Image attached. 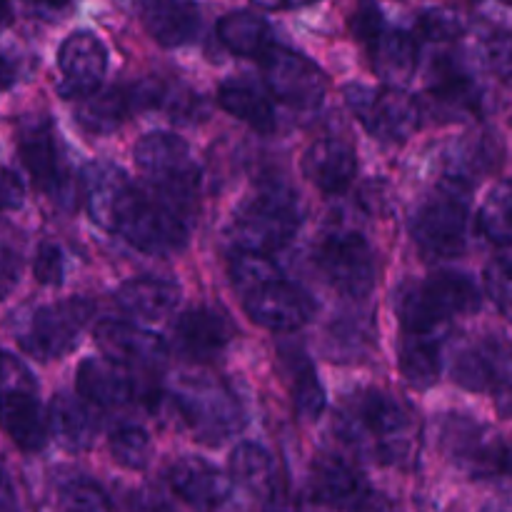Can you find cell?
Here are the masks:
<instances>
[{
	"label": "cell",
	"instance_id": "6da1fadb",
	"mask_svg": "<svg viewBox=\"0 0 512 512\" xmlns=\"http://www.w3.org/2000/svg\"><path fill=\"white\" fill-rule=\"evenodd\" d=\"M335 430L355 453L383 465H398L408 458L415 438L413 415L383 390H360L345 398Z\"/></svg>",
	"mask_w": 512,
	"mask_h": 512
},
{
	"label": "cell",
	"instance_id": "7a4b0ae2",
	"mask_svg": "<svg viewBox=\"0 0 512 512\" xmlns=\"http://www.w3.org/2000/svg\"><path fill=\"white\" fill-rule=\"evenodd\" d=\"M110 233H118L125 243L148 255L178 253L188 243L183 205L160 190H140L133 183L115 205Z\"/></svg>",
	"mask_w": 512,
	"mask_h": 512
},
{
	"label": "cell",
	"instance_id": "3957f363",
	"mask_svg": "<svg viewBox=\"0 0 512 512\" xmlns=\"http://www.w3.org/2000/svg\"><path fill=\"white\" fill-rule=\"evenodd\" d=\"M483 303L480 288L465 273H435L405 283L395 293V313L405 333H440L448 320L475 313Z\"/></svg>",
	"mask_w": 512,
	"mask_h": 512
},
{
	"label": "cell",
	"instance_id": "277c9868",
	"mask_svg": "<svg viewBox=\"0 0 512 512\" xmlns=\"http://www.w3.org/2000/svg\"><path fill=\"white\" fill-rule=\"evenodd\" d=\"M303 223L298 195L280 183L260 185L243 200L233 218V240L238 250L270 255L285 248Z\"/></svg>",
	"mask_w": 512,
	"mask_h": 512
},
{
	"label": "cell",
	"instance_id": "5b68a950",
	"mask_svg": "<svg viewBox=\"0 0 512 512\" xmlns=\"http://www.w3.org/2000/svg\"><path fill=\"white\" fill-rule=\"evenodd\" d=\"M173 403L185 428L205 445L225 443L248 423L238 393L210 375H188L173 390Z\"/></svg>",
	"mask_w": 512,
	"mask_h": 512
},
{
	"label": "cell",
	"instance_id": "8992f818",
	"mask_svg": "<svg viewBox=\"0 0 512 512\" xmlns=\"http://www.w3.org/2000/svg\"><path fill=\"white\" fill-rule=\"evenodd\" d=\"M468 190L445 180L410 218V235L428 260L458 258L468 245Z\"/></svg>",
	"mask_w": 512,
	"mask_h": 512
},
{
	"label": "cell",
	"instance_id": "52a82bcc",
	"mask_svg": "<svg viewBox=\"0 0 512 512\" xmlns=\"http://www.w3.org/2000/svg\"><path fill=\"white\" fill-rule=\"evenodd\" d=\"M345 103L365 130L383 143H405L423 125V105L403 88L348 85Z\"/></svg>",
	"mask_w": 512,
	"mask_h": 512
},
{
	"label": "cell",
	"instance_id": "ba28073f",
	"mask_svg": "<svg viewBox=\"0 0 512 512\" xmlns=\"http://www.w3.org/2000/svg\"><path fill=\"white\" fill-rule=\"evenodd\" d=\"M315 265L335 293L363 300L375 288V253L355 230H335L320 240Z\"/></svg>",
	"mask_w": 512,
	"mask_h": 512
},
{
	"label": "cell",
	"instance_id": "9c48e42d",
	"mask_svg": "<svg viewBox=\"0 0 512 512\" xmlns=\"http://www.w3.org/2000/svg\"><path fill=\"white\" fill-rule=\"evenodd\" d=\"M135 165L155 190L185 205L198 190V165L188 143L173 133H148L133 150Z\"/></svg>",
	"mask_w": 512,
	"mask_h": 512
},
{
	"label": "cell",
	"instance_id": "30bf717a",
	"mask_svg": "<svg viewBox=\"0 0 512 512\" xmlns=\"http://www.w3.org/2000/svg\"><path fill=\"white\" fill-rule=\"evenodd\" d=\"M93 303L88 298H68L60 303L43 305L30 315L28 325L20 333L18 343L30 358L58 360L78 345L85 325L93 318Z\"/></svg>",
	"mask_w": 512,
	"mask_h": 512
},
{
	"label": "cell",
	"instance_id": "8fae6325",
	"mask_svg": "<svg viewBox=\"0 0 512 512\" xmlns=\"http://www.w3.org/2000/svg\"><path fill=\"white\" fill-rule=\"evenodd\" d=\"M440 445L448 458L473 478L510 475V445L468 415H448L443 420Z\"/></svg>",
	"mask_w": 512,
	"mask_h": 512
},
{
	"label": "cell",
	"instance_id": "7c38bea8",
	"mask_svg": "<svg viewBox=\"0 0 512 512\" xmlns=\"http://www.w3.org/2000/svg\"><path fill=\"white\" fill-rule=\"evenodd\" d=\"M263 78L270 95L290 108H318L328 93V75L310 58L275 45L263 60Z\"/></svg>",
	"mask_w": 512,
	"mask_h": 512
},
{
	"label": "cell",
	"instance_id": "4fadbf2b",
	"mask_svg": "<svg viewBox=\"0 0 512 512\" xmlns=\"http://www.w3.org/2000/svg\"><path fill=\"white\" fill-rule=\"evenodd\" d=\"M170 488L198 512H245L233 478L200 458H183L170 468Z\"/></svg>",
	"mask_w": 512,
	"mask_h": 512
},
{
	"label": "cell",
	"instance_id": "5bb4252c",
	"mask_svg": "<svg viewBox=\"0 0 512 512\" xmlns=\"http://www.w3.org/2000/svg\"><path fill=\"white\" fill-rule=\"evenodd\" d=\"M453 380L470 393H500L512 385V343L488 335L453 358Z\"/></svg>",
	"mask_w": 512,
	"mask_h": 512
},
{
	"label": "cell",
	"instance_id": "9a60e30c",
	"mask_svg": "<svg viewBox=\"0 0 512 512\" xmlns=\"http://www.w3.org/2000/svg\"><path fill=\"white\" fill-rule=\"evenodd\" d=\"M245 313L270 333H295L313 320L315 303L308 290L280 278L245 295Z\"/></svg>",
	"mask_w": 512,
	"mask_h": 512
},
{
	"label": "cell",
	"instance_id": "2e32d148",
	"mask_svg": "<svg viewBox=\"0 0 512 512\" xmlns=\"http://www.w3.org/2000/svg\"><path fill=\"white\" fill-rule=\"evenodd\" d=\"M95 343L103 355L125 370H163L170 348L158 333L123 323V320H100L95 328Z\"/></svg>",
	"mask_w": 512,
	"mask_h": 512
},
{
	"label": "cell",
	"instance_id": "e0dca14e",
	"mask_svg": "<svg viewBox=\"0 0 512 512\" xmlns=\"http://www.w3.org/2000/svg\"><path fill=\"white\" fill-rule=\"evenodd\" d=\"M18 150L35 188L53 198H63L68 193V168L63 163L58 135H55L50 120L38 118L25 123L20 130Z\"/></svg>",
	"mask_w": 512,
	"mask_h": 512
},
{
	"label": "cell",
	"instance_id": "ac0fdd59",
	"mask_svg": "<svg viewBox=\"0 0 512 512\" xmlns=\"http://www.w3.org/2000/svg\"><path fill=\"white\" fill-rule=\"evenodd\" d=\"M60 93L65 98H85L100 88L108 70V50L90 30L70 33L58 48Z\"/></svg>",
	"mask_w": 512,
	"mask_h": 512
},
{
	"label": "cell",
	"instance_id": "d6986e66",
	"mask_svg": "<svg viewBox=\"0 0 512 512\" xmlns=\"http://www.w3.org/2000/svg\"><path fill=\"white\" fill-rule=\"evenodd\" d=\"M310 493L325 508L345 512H360L373 498V490L363 473L353 463L333 453H323L313 460Z\"/></svg>",
	"mask_w": 512,
	"mask_h": 512
},
{
	"label": "cell",
	"instance_id": "ffe728a7",
	"mask_svg": "<svg viewBox=\"0 0 512 512\" xmlns=\"http://www.w3.org/2000/svg\"><path fill=\"white\" fill-rule=\"evenodd\" d=\"M480 88L473 75L455 58L443 55L433 63L428 75V98L423 110L438 118L455 120L460 115H475L480 110Z\"/></svg>",
	"mask_w": 512,
	"mask_h": 512
},
{
	"label": "cell",
	"instance_id": "44dd1931",
	"mask_svg": "<svg viewBox=\"0 0 512 512\" xmlns=\"http://www.w3.org/2000/svg\"><path fill=\"white\" fill-rule=\"evenodd\" d=\"M235 335V325L220 310L190 308L175 320L173 338L178 355L188 360H210L223 353Z\"/></svg>",
	"mask_w": 512,
	"mask_h": 512
},
{
	"label": "cell",
	"instance_id": "7402d4cb",
	"mask_svg": "<svg viewBox=\"0 0 512 512\" xmlns=\"http://www.w3.org/2000/svg\"><path fill=\"white\" fill-rule=\"evenodd\" d=\"M140 20L155 43L163 48H183L200 33V8L195 0H135Z\"/></svg>",
	"mask_w": 512,
	"mask_h": 512
},
{
	"label": "cell",
	"instance_id": "603a6c76",
	"mask_svg": "<svg viewBox=\"0 0 512 512\" xmlns=\"http://www.w3.org/2000/svg\"><path fill=\"white\" fill-rule=\"evenodd\" d=\"M0 430L25 453H38L50 438V420L33 390L0 393Z\"/></svg>",
	"mask_w": 512,
	"mask_h": 512
},
{
	"label": "cell",
	"instance_id": "cb8c5ba5",
	"mask_svg": "<svg viewBox=\"0 0 512 512\" xmlns=\"http://www.w3.org/2000/svg\"><path fill=\"white\" fill-rule=\"evenodd\" d=\"M75 388L93 408H123L135 398L130 370L108 358H85L75 373Z\"/></svg>",
	"mask_w": 512,
	"mask_h": 512
},
{
	"label": "cell",
	"instance_id": "d4e9b609",
	"mask_svg": "<svg viewBox=\"0 0 512 512\" xmlns=\"http://www.w3.org/2000/svg\"><path fill=\"white\" fill-rule=\"evenodd\" d=\"M358 173L353 145L340 138H320L305 150L303 175L323 193H343Z\"/></svg>",
	"mask_w": 512,
	"mask_h": 512
},
{
	"label": "cell",
	"instance_id": "484cf974",
	"mask_svg": "<svg viewBox=\"0 0 512 512\" xmlns=\"http://www.w3.org/2000/svg\"><path fill=\"white\" fill-rule=\"evenodd\" d=\"M115 303L125 315L138 320H165L180 303V285L173 280L153 278V275H143V278H130L115 293Z\"/></svg>",
	"mask_w": 512,
	"mask_h": 512
},
{
	"label": "cell",
	"instance_id": "4316f807",
	"mask_svg": "<svg viewBox=\"0 0 512 512\" xmlns=\"http://www.w3.org/2000/svg\"><path fill=\"white\" fill-rule=\"evenodd\" d=\"M218 105L260 135H270L278 128L268 93L250 78L223 80L218 88Z\"/></svg>",
	"mask_w": 512,
	"mask_h": 512
},
{
	"label": "cell",
	"instance_id": "83f0119b",
	"mask_svg": "<svg viewBox=\"0 0 512 512\" xmlns=\"http://www.w3.org/2000/svg\"><path fill=\"white\" fill-rule=\"evenodd\" d=\"M50 435L70 453H80L93 445L98 435L93 405L70 393H58L48 408Z\"/></svg>",
	"mask_w": 512,
	"mask_h": 512
},
{
	"label": "cell",
	"instance_id": "f1b7e54d",
	"mask_svg": "<svg viewBox=\"0 0 512 512\" xmlns=\"http://www.w3.org/2000/svg\"><path fill=\"white\" fill-rule=\"evenodd\" d=\"M500 163V143L490 133H470L463 135L450 145L445 155V168H448V183L460 185L468 190L473 180L488 175Z\"/></svg>",
	"mask_w": 512,
	"mask_h": 512
},
{
	"label": "cell",
	"instance_id": "f546056e",
	"mask_svg": "<svg viewBox=\"0 0 512 512\" xmlns=\"http://www.w3.org/2000/svg\"><path fill=\"white\" fill-rule=\"evenodd\" d=\"M368 53L373 58L375 73L393 88H400L413 78L418 65V43L405 30L385 25L368 43Z\"/></svg>",
	"mask_w": 512,
	"mask_h": 512
},
{
	"label": "cell",
	"instance_id": "4dcf8cb0",
	"mask_svg": "<svg viewBox=\"0 0 512 512\" xmlns=\"http://www.w3.org/2000/svg\"><path fill=\"white\" fill-rule=\"evenodd\" d=\"M230 478L245 493L265 503L280 498V478L273 455L255 443H240L230 453Z\"/></svg>",
	"mask_w": 512,
	"mask_h": 512
},
{
	"label": "cell",
	"instance_id": "1f68e13d",
	"mask_svg": "<svg viewBox=\"0 0 512 512\" xmlns=\"http://www.w3.org/2000/svg\"><path fill=\"white\" fill-rule=\"evenodd\" d=\"M133 108H138L133 88H98L95 93L78 98L75 120L88 133L105 135L118 130L133 113Z\"/></svg>",
	"mask_w": 512,
	"mask_h": 512
},
{
	"label": "cell",
	"instance_id": "d6a6232c",
	"mask_svg": "<svg viewBox=\"0 0 512 512\" xmlns=\"http://www.w3.org/2000/svg\"><path fill=\"white\" fill-rule=\"evenodd\" d=\"M215 33L230 53L243 55V58L263 60L275 48L273 28L253 10H235V13L223 15L215 25Z\"/></svg>",
	"mask_w": 512,
	"mask_h": 512
},
{
	"label": "cell",
	"instance_id": "836d02e7",
	"mask_svg": "<svg viewBox=\"0 0 512 512\" xmlns=\"http://www.w3.org/2000/svg\"><path fill=\"white\" fill-rule=\"evenodd\" d=\"M398 365L410 388H433L443 370L440 333H405L403 343H400Z\"/></svg>",
	"mask_w": 512,
	"mask_h": 512
},
{
	"label": "cell",
	"instance_id": "e575fe53",
	"mask_svg": "<svg viewBox=\"0 0 512 512\" xmlns=\"http://www.w3.org/2000/svg\"><path fill=\"white\" fill-rule=\"evenodd\" d=\"M128 175L113 163H93L83 173V193L88 213L95 225L110 230L113 228V213L120 195L128 188Z\"/></svg>",
	"mask_w": 512,
	"mask_h": 512
},
{
	"label": "cell",
	"instance_id": "d590c367",
	"mask_svg": "<svg viewBox=\"0 0 512 512\" xmlns=\"http://www.w3.org/2000/svg\"><path fill=\"white\" fill-rule=\"evenodd\" d=\"M478 228L493 245H512V178L490 190L478 213Z\"/></svg>",
	"mask_w": 512,
	"mask_h": 512
},
{
	"label": "cell",
	"instance_id": "8d00e7d4",
	"mask_svg": "<svg viewBox=\"0 0 512 512\" xmlns=\"http://www.w3.org/2000/svg\"><path fill=\"white\" fill-rule=\"evenodd\" d=\"M288 385L290 393H293L295 413L303 420L320 418V413L325 410V390L320 385L318 373H315V368L305 355L290 358Z\"/></svg>",
	"mask_w": 512,
	"mask_h": 512
},
{
	"label": "cell",
	"instance_id": "74e56055",
	"mask_svg": "<svg viewBox=\"0 0 512 512\" xmlns=\"http://www.w3.org/2000/svg\"><path fill=\"white\" fill-rule=\"evenodd\" d=\"M230 280H233V288L240 290L245 298L263 285L280 280V268L270 260V255L235 250L230 258Z\"/></svg>",
	"mask_w": 512,
	"mask_h": 512
},
{
	"label": "cell",
	"instance_id": "f35d334b",
	"mask_svg": "<svg viewBox=\"0 0 512 512\" xmlns=\"http://www.w3.org/2000/svg\"><path fill=\"white\" fill-rule=\"evenodd\" d=\"M108 448L118 465L128 470H143L153 455V440H150L148 430L140 425H120L110 433Z\"/></svg>",
	"mask_w": 512,
	"mask_h": 512
},
{
	"label": "cell",
	"instance_id": "ab89813d",
	"mask_svg": "<svg viewBox=\"0 0 512 512\" xmlns=\"http://www.w3.org/2000/svg\"><path fill=\"white\" fill-rule=\"evenodd\" d=\"M418 33L433 43H450L465 33L463 18L450 8H430L420 13Z\"/></svg>",
	"mask_w": 512,
	"mask_h": 512
},
{
	"label": "cell",
	"instance_id": "60d3db41",
	"mask_svg": "<svg viewBox=\"0 0 512 512\" xmlns=\"http://www.w3.org/2000/svg\"><path fill=\"white\" fill-rule=\"evenodd\" d=\"M480 58L490 73L512 78V30H493L480 43Z\"/></svg>",
	"mask_w": 512,
	"mask_h": 512
},
{
	"label": "cell",
	"instance_id": "b9f144b4",
	"mask_svg": "<svg viewBox=\"0 0 512 512\" xmlns=\"http://www.w3.org/2000/svg\"><path fill=\"white\" fill-rule=\"evenodd\" d=\"M485 290L505 318L512 320V258H498L485 268Z\"/></svg>",
	"mask_w": 512,
	"mask_h": 512
},
{
	"label": "cell",
	"instance_id": "7bdbcfd3",
	"mask_svg": "<svg viewBox=\"0 0 512 512\" xmlns=\"http://www.w3.org/2000/svg\"><path fill=\"white\" fill-rule=\"evenodd\" d=\"M63 500L73 512H108L110 500L108 495L100 490V485L90 483V480L78 478L73 483L65 485Z\"/></svg>",
	"mask_w": 512,
	"mask_h": 512
},
{
	"label": "cell",
	"instance_id": "ee69618b",
	"mask_svg": "<svg viewBox=\"0 0 512 512\" xmlns=\"http://www.w3.org/2000/svg\"><path fill=\"white\" fill-rule=\"evenodd\" d=\"M33 273L35 280L40 285H60L63 283V273H65V258L63 250L53 243H43L35 253V263H33Z\"/></svg>",
	"mask_w": 512,
	"mask_h": 512
},
{
	"label": "cell",
	"instance_id": "f6af8a7d",
	"mask_svg": "<svg viewBox=\"0 0 512 512\" xmlns=\"http://www.w3.org/2000/svg\"><path fill=\"white\" fill-rule=\"evenodd\" d=\"M10 390H33L35 393V378L23 360L15 358L8 350H0V393H10Z\"/></svg>",
	"mask_w": 512,
	"mask_h": 512
},
{
	"label": "cell",
	"instance_id": "bcb514c9",
	"mask_svg": "<svg viewBox=\"0 0 512 512\" xmlns=\"http://www.w3.org/2000/svg\"><path fill=\"white\" fill-rule=\"evenodd\" d=\"M385 28V18L373 0H360V8L353 15V33L360 43L368 45L380 30Z\"/></svg>",
	"mask_w": 512,
	"mask_h": 512
},
{
	"label": "cell",
	"instance_id": "7dc6e473",
	"mask_svg": "<svg viewBox=\"0 0 512 512\" xmlns=\"http://www.w3.org/2000/svg\"><path fill=\"white\" fill-rule=\"evenodd\" d=\"M23 70V55H20L10 43L0 40V93H5V90L18 85V80L23 78Z\"/></svg>",
	"mask_w": 512,
	"mask_h": 512
},
{
	"label": "cell",
	"instance_id": "c3c4849f",
	"mask_svg": "<svg viewBox=\"0 0 512 512\" xmlns=\"http://www.w3.org/2000/svg\"><path fill=\"white\" fill-rule=\"evenodd\" d=\"M25 203V185L18 173L0 168V213L18 210Z\"/></svg>",
	"mask_w": 512,
	"mask_h": 512
},
{
	"label": "cell",
	"instance_id": "681fc988",
	"mask_svg": "<svg viewBox=\"0 0 512 512\" xmlns=\"http://www.w3.org/2000/svg\"><path fill=\"white\" fill-rule=\"evenodd\" d=\"M20 278V263L8 248H0V300L15 288Z\"/></svg>",
	"mask_w": 512,
	"mask_h": 512
},
{
	"label": "cell",
	"instance_id": "f907efd6",
	"mask_svg": "<svg viewBox=\"0 0 512 512\" xmlns=\"http://www.w3.org/2000/svg\"><path fill=\"white\" fill-rule=\"evenodd\" d=\"M0 512H18V495L3 468H0Z\"/></svg>",
	"mask_w": 512,
	"mask_h": 512
},
{
	"label": "cell",
	"instance_id": "816d5d0a",
	"mask_svg": "<svg viewBox=\"0 0 512 512\" xmlns=\"http://www.w3.org/2000/svg\"><path fill=\"white\" fill-rule=\"evenodd\" d=\"M250 3L263 10H298L308 8V5L318 3V0H250Z\"/></svg>",
	"mask_w": 512,
	"mask_h": 512
},
{
	"label": "cell",
	"instance_id": "f5cc1de1",
	"mask_svg": "<svg viewBox=\"0 0 512 512\" xmlns=\"http://www.w3.org/2000/svg\"><path fill=\"white\" fill-rule=\"evenodd\" d=\"M485 512H512V498H500L495 503H490Z\"/></svg>",
	"mask_w": 512,
	"mask_h": 512
},
{
	"label": "cell",
	"instance_id": "db71d44e",
	"mask_svg": "<svg viewBox=\"0 0 512 512\" xmlns=\"http://www.w3.org/2000/svg\"><path fill=\"white\" fill-rule=\"evenodd\" d=\"M10 15H13V8H10V0H0V23L10 20Z\"/></svg>",
	"mask_w": 512,
	"mask_h": 512
},
{
	"label": "cell",
	"instance_id": "11a10c76",
	"mask_svg": "<svg viewBox=\"0 0 512 512\" xmlns=\"http://www.w3.org/2000/svg\"><path fill=\"white\" fill-rule=\"evenodd\" d=\"M35 3L45 5V8H63V5H68L70 0H35Z\"/></svg>",
	"mask_w": 512,
	"mask_h": 512
},
{
	"label": "cell",
	"instance_id": "9f6ffc18",
	"mask_svg": "<svg viewBox=\"0 0 512 512\" xmlns=\"http://www.w3.org/2000/svg\"><path fill=\"white\" fill-rule=\"evenodd\" d=\"M503 3H505V5H510V8H512V0H503Z\"/></svg>",
	"mask_w": 512,
	"mask_h": 512
}]
</instances>
